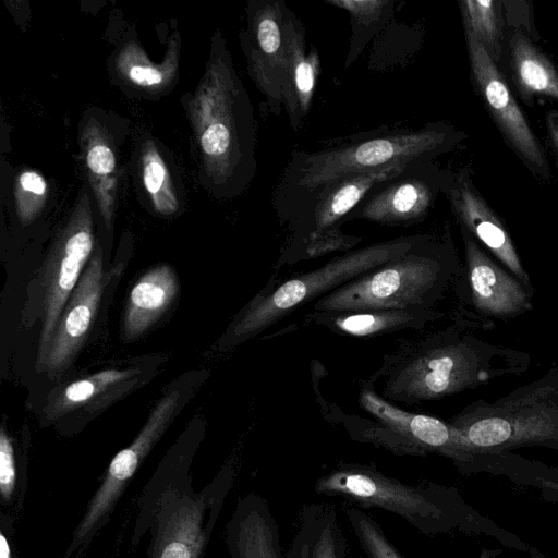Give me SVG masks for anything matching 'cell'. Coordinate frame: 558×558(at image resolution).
<instances>
[{
    "instance_id": "obj_32",
    "label": "cell",
    "mask_w": 558,
    "mask_h": 558,
    "mask_svg": "<svg viewBox=\"0 0 558 558\" xmlns=\"http://www.w3.org/2000/svg\"><path fill=\"white\" fill-rule=\"evenodd\" d=\"M17 483V466L12 439L4 424L0 429V495L4 505L14 498Z\"/></svg>"
},
{
    "instance_id": "obj_25",
    "label": "cell",
    "mask_w": 558,
    "mask_h": 558,
    "mask_svg": "<svg viewBox=\"0 0 558 558\" xmlns=\"http://www.w3.org/2000/svg\"><path fill=\"white\" fill-rule=\"evenodd\" d=\"M141 192L148 207L161 217L175 216L182 208V193L166 150L151 137L141 142L136 156Z\"/></svg>"
},
{
    "instance_id": "obj_2",
    "label": "cell",
    "mask_w": 558,
    "mask_h": 558,
    "mask_svg": "<svg viewBox=\"0 0 558 558\" xmlns=\"http://www.w3.org/2000/svg\"><path fill=\"white\" fill-rule=\"evenodd\" d=\"M190 457L173 454L158 466L138 501L131 543L149 534L147 558H203L234 482L226 464L199 492L193 487Z\"/></svg>"
},
{
    "instance_id": "obj_4",
    "label": "cell",
    "mask_w": 558,
    "mask_h": 558,
    "mask_svg": "<svg viewBox=\"0 0 558 558\" xmlns=\"http://www.w3.org/2000/svg\"><path fill=\"white\" fill-rule=\"evenodd\" d=\"M314 492L343 498L359 508L384 509L427 535L442 531L451 517L442 488L409 484L369 464L341 463L315 481Z\"/></svg>"
},
{
    "instance_id": "obj_13",
    "label": "cell",
    "mask_w": 558,
    "mask_h": 558,
    "mask_svg": "<svg viewBox=\"0 0 558 558\" xmlns=\"http://www.w3.org/2000/svg\"><path fill=\"white\" fill-rule=\"evenodd\" d=\"M413 163L415 162L397 163L365 173L347 175L316 193L306 204L311 205L310 252L317 254L359 241L342 234L339 223L353 211L373 187L399 177Z\"/></svg>"
},
{
    "instance_id": "obj_18",
    "label": "cell",
    "mask_w": 558,
    "mask_h": 558,
    "mask_svg": "<svg viewBox=\"0 0 558 558\" xmlns=\"http://www.w3.org/2000/svg\"><path fill=\"white\" fill-rule=\"evenodd\" d=\"M108 119L86 113L80 125V146L87 183L98 214L108 231L112 230L118 194L117 142Z\"/></svg>"
},
{
    "instance_id": "obj_10",
    "label": "cell",
    "mask_w": 558,
    "mask_h": 558,
    "mask_svg": "<svg viewBox=\"0 0 558 558\" xmlns=\"http://www.w3.org/2000/svg\"><path fill=\"white\" fill-rule=\"evenodd\" d=\"M465 39L472 77L489 114L525 165L535 173L548 178L550 172L542 145L497 64L471 33L465 32Z\"/></svg>"
},
{
    "instance_id": "obj_19",
    "label": "cell",
    "mask_w": 558,
    "mask_h": 558,
    "mask_svg": "<svg viewBox=\"0 0 558 558\" xmlns=\"http://www.w3.org/2000/svg\"><path fill=\"white\" fill-rule=\"evenodd\" d=\"M286 65L281 86L282 107L298 130L307 116L317 85L320 60L317 49L306 50L305 29L295 14L284 11Z\"/></svg>"
},
{
    "instance_id": "obj_15",
    "label": "cell",
    "mask_w": 558,
    "mask_h": 558,
    "mask_svg": "<svg viewBox=\"0 0 558 558\" xmlns=\"http://www.w3.org/2000/svg\"><path fill=\"white\" fill-rule=\"evenodd\" d=\"M361 407L377 417L399 441L405 453L425 454L434 451L456 462H468L469 452L460 434L451 424L424 415L403 411L384 400L373 390L360 395Z\"/></svg>"
},
{
    "instance_id": "obj_3",
    "label": "cell",
    "mask_w": 558,
    "mask_h": 558,
    "mask_svg": "<svg viewBox=\"0 0 558 558\" xmlns=\"http://www.w3.org/2000/svg\"><path fill=\"white\" fill-rule=\"evenodd\" d=\"M458 134L444 123L380 135L313 153L295 151L281 182V192L299 195L305 204L329 183L397 163L429 161L449 150Z\"/></svg>"
},
{
    "instance_id": "obj_23",
    "label": "cell",
    "mask_w": 558,
    "mask_h": 558,
    "mask_svg": "<svg viewBox=\"0 0 558 558\" xmlns=\"http://www.w3.org/2000/svg\"><path fill=\"white\" fill-rule=\"evenodd\" d=\"M296 523L283 558H347L348 543L333 504L304 505Z\"/></svg>"
},
{
    "instance_id": "obj_11",
    "label": "cell",
    "mask_w": 558,
    "mask_h": 558,
    "mask_svg": "<svg viewBox=\"0 0 558 558\" xmlns=\"http://www.w3.org/2000/svg\"><path fill=\"white\" fill-rule=\"evenodd\" d=\"M286 7L280 0L251 1L246 8L247 25L240 34L250 76L274 114L282 108Z\"/></svg>"
},
{
    "instance_id": "obj_21",
    "label": "cell",
    "mask_w": 558,
    "mask_h": 558,
    "mask_svg": "<svg viewBox=\"0 0 558 558\" xmlns=\"http://www.w3.org/2000/svg\"><path fill=\"white\" fill-rule=\"evenodd\" d=\"M473 302L482 312L508 316L530 307L521 283L495 264L463 230Z\"/></svg>"
},
{
    "instance_id": "obj_5",
    "label": "cell",
    "mask_w": 558,
    "mask_h": 558,
    "mask_svg": "<svg viewBox=\"0 0 558 558\" xmlns=\"http://www.w3.org/2000/svg\"><path fill=\"white\" fill-rule=\"evenodd\" d=\"M93 201L89 187L83 185L35 278L34 296L39 301L41 318L37 368L44 362L58 318L98 241L95 236Z\"/></svg>"
},
{
    "instance_id": "obj_22",
    "label": "cell",
    "mask_w": 558,
    "mask_h": 558,
    "mask_svg": "<svg viewBox=\"0 0 558 558\" xmlns=\"http://www.w3.org/2000/svg\"><path fill=\"white\" fill-rule=\"evenodd\" d=\"M179 293V279L169 264L146 270L133 284L126 298L121 337L133 341L145 335L172 306Z\"/></svg>"
},
{
    "instance_id": "obj_9",
    "label": "cell",
    "mask_w": 558,
    "mask_h": 558,
    "mask_svg": "<svg viewBox=\"0 0 558 558\" xmlns=\"http://www.w3.org/2000/svg\"><path fill=\"white\" fill-rule=\"evenodd\" d=\"M478 352L469 344L436 347L404 363L386 392L395 399L418 401L451 395L488 379Z\"/></svg>"
},
{
    "instance_id": "obj_8",
    "label": "cell",
    "mask_w": 558,
    "mask_h": 558,
    "mask_svg": "<svg viewBox=\"0 0 558 558\" xmlns=\"http://www.w3.org/2000/svg\"><path fill=\"white\" fill-rule=\"evenodd\" d=\"M184 398L185 392L181 387L168 390L158 400L134 440L113 457L73 531L64 558L85 549L106 525L128 484L182 408Z\"/></svg>"
},
{
    "instance_id": "obj_28",
    "label": "cell",
    "mask_w": 558,
    "mask_h": 558,
    "mask_svg": "<svg viewBox=\"0 0 558 558\" xmlns=\"http://www.w3.org/2000/svg\"><path fill=\"white\" fill-rule=\"evenodd\" d=\"M464 31L471 33L486 49L494 62L501 54L499 2L487 0L459 1Z\"/></svg>"
},
{
    "instance_id": "obj_17",
    "label": "cell",
    "mask_w": 558,
    "mask_h": 558,
    "mask_svg": "<svg viewBox=\"0 0 558 558\" xmlns=\"http://www.w3.org/2000/svg\"><path fill=\"white\" fill-rule=\"evenodd\" d=\"M441 187L463 229L482 242L520 280L529 283V277L506 228L477 193L468 171L460 170L450 179L442 178Z\"/></svg>"
},
{
    "instance_id": "obj_34",
    "label": "cell",
    "mask_w": 558,
    "mask_h": 558,
    "mask_svg": "<svg viewBox=\"0 0 558 558\" xmlns=\"http://www.w3.org/2000/svg\"><path fill=\"white\" fill-rule=\"evenodd\" d=\"M10 526L11 523H5L2 517L0 530V558H13L10 534L8 533Z\"/></svg>"
},
{
    "instance_id": "obj_16",
    "label": "cell",
    "mask_w": 558,
    "mask_h": 558,
    "mask_svg": "<svg viewBox=\"0 0 558 558\" xmlns=\"http://www.w3.org/2000/svg\"><path fill=\"white\" fill-rule=\"evenodd\" d=\"M428 162L411 165L349 216L388 226L424 219L441 187V175L428 171Z\"/></svg>"
},
{
    "instance_id": "obj_20",
    "label": "cell",
    "mask_w": 558,
    "mask_h": 558,
    "mask_svg": "<svg viewBox=\"0 0 558 558\" xmlns=\"http://www.w3.org/2000/svg\"><path fill=\"white\" fill-rule=\"evenodd\" d=\"M225 542L230 558H283L277 521L267 499L258 494L238 499Z\"/></svg>"
},
{
    "instance_id": "obj_7",
    "label": "cell",
    "mask_w": 558,
    "mask_h": 558,
    "mask_svg": "<svg viewBox=\"0 0 558 558\" xmlns=\"http://www.w3.org/2000/svg\"><path fill=\"white\" fill-rule=\"evenodd\" d=\"M414 247L403 256L338 287L322 298L315 310H414L423 305L440 287L444 266L438 257L420 253Z\"/></svg>"
},
{
    "instance_id": "obj_1",
    "label": "cell",
    "mask_w": 558,
    "mask_h": 558,
    "mask_svg": "<svg viewBox=\"0 0 558 558\" xmlns=\"http://www.w3.org/2000/svg\"><path fill=\"white\" fill-rule=\"evenodd\" d=\"M201 185L218 199L241 195L256 172V121L218 29L195 89L184 97Z\"/></svg>"
},
{
    "instance_id": "obj_30",
    "label": "cell",
    "mask_w": 558,
    "mask_h": 558,
    "mask_svg": "<svg viewBox=\"0 0 558 558\" xmlns=\"http://www.w3.org/2000/svg\"><path fill=\"white\" fill-rule=\"evenodd\" d=\"M345 517L367 558H408L390 541L380 524L361 508L347 506Z\"/></svg>"
},
{
    "instance_id": "obj_6",
    "label": "cell",
    "mask_w": 558,
    "mask_h": 558,
    "mask_svg": "<svg viewBox=\"0 0 558 558\" xmlns=\"http://www.w3.org/2000/svg\"><path fill=\"white\" fill-rule=\"evenodd\" d=\"M416 243V238L376 243L291 278L270 294L253 301L235 324L232 336L243 338L260 331L298 306L403 256Z\"/></svg>"
},
{
    "instance_id": "obj_24",
    "label": "cell",
    "mask_w": 558,
    "mask_h": 558,
    "mask_svg": "<svg viewBox=\"0 0 558 558\" xmlns=\"http://www.w3.org/2000/svg\"><path fill=\"white\" fill-rule=\"evenodd\" d=\"M180 37L173 35L160 63L151 61L134 40L126 41L113 57V74L123 87L156 96L172 87L179 65Z\"/></svg>"
},
{
    "instance_id": "obj_29",
    "label": "cell",
    "mask_w": 558,
    "mask_h": 558,
    "mask_svg": "<svg viewBox=\"0 0 558 558\" xmlns=\"http://www.w3.org/2000/svg\"><path fill=\"white\" fill-rule=\"evenodd\" d=\"M417 319L414 310H369L344 312L332 317V324L347 335L364 337L412 326Z\"/></svg>"
},
{
    "instance_id": "obj_26",
    "label": "cell",
    "mask_w": 558,
    "mask_h": 558,
    "mask_svg": "<svg viewBox=\"0 0 558 558\" xmlns=\"http://www.w3.org/2000/svg\"><path fill=\"white\" fill-rule=\"evenodd\" d=\"M510 65L521 97L529 104L536 95L558 101V71L520 31L510 37Z\"/></svg>"
},
{
    "instance_id": "obj_12",
    "label": "cell",
    "mask_w": 558,
    "mask_h": 558,
    "mask_svg": "<svg viewBox=\"0 0 558 558\" xmlns=\"http://www.w3.org/2000/svg\"><path fill=\"white\" fill-rule=\"evenodd\" d=\"M99 241L52 332L39 371L49 377L63 373L81 351L96 320L107 287Z\"/></svg>"
},
{
    "instance_id": "obj_31",
    "label": "cell",
    "mask_w": 558,
    "mask_h": 558,
    "mask_svg": "<svg viewBox=\"0 0 558 558\" xmlns=\"http://www.w3.org/2000/svg\"><path fill=\"white\" fill-rule=\"evenodd\" d=\"M13 194L16 216L26 226L43 211L48 196V183L38 171L25 168L15 177Z\"/></svg>"
},
{
    "instance_id": "obj_33",
    "label": "cell",
    "mask_w": 558,
    "mask_h": 558,
    "mask_svg": "<svg viewBox=\"0 0 558 558\" xmlns=\"http://www.w3.org/2000/svg\"><path fill=\"white\" fill-rule=\"evenodd\" d=\"M546 126L548 130V135L550 138L553 149L557 157V165H558V111L557 110H549L546 113Z\"/></svg>"
},
{
    "instance_id": "obj_27",
    "label": "cell",
    "mask_w": 558,
    "mask_h": 558,
    "mask_svg": "<svg viewBox=\"0 0 558 558\" xmlns=\"http://www.w3.org/2000/svg\"><path fill=\"white\" fill-rule=\"evenodd\" d=\"M326 3L345 10L351 17L352 36L345 59L348 68L364 50L368 40L385 24L392 12L388 0H326Z\"/></svg>"
},
{
    "instance_id": "obj_14",
    "label": "cell",
    "mask_w": 558,
    "mask_h": 558,
    "mask_svg": "<svg viewBox=\"0 0 558 558\" xmlns=\"http://www.w3.org/2000/svg\"><path fill=\"white\" fill-rule=\"evenodd\" d=\"M157 365L137 364L108 368L52 389L41 411L43 423H56L81 411L98 413L146 383Z\"/></svg>"
}]
</instances>
